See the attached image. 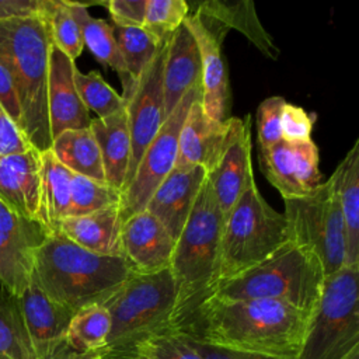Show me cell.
I'll list each match as a JSON object with an SVG mask.
<instances>
[{
    "label": "cell",
    "mask_w": 359,
    "mask_h": 359,
    "mask_svg": "<svg viewBox=\"0 0 359 359\" xmlns=\"http://www.w3.org/2000/svg\"><path fill=\"white\" fill-rule=\"evenodd\" d=\"M310 314L278 300H226L209 296L174 331L209 345L296 359Z\"/></svg>",
    "instance_id": "6da1fadb"
},
{
    "label": "cell",
    "mask_w": 359,
    "mask_h": 359,
    "mask_svg": "<svg viewBox=\"0 0 359 359\" xmlns=\"http://www.w3.org/2000/svg\"><path fill=\"white\" fill-rule=\"evenodd\" d=\"M129 275L123 258L90 252L52 231L35 254L31 278L52 300L76 313L104 304Z\"/></svg>",
    "instance_id": "7a4b0ae2"
},
{
    "label": "cell",
    "mask_w": 359,
    "mask_h": 359,
    "mask_svg": "<svg viewBox=\"0 0 359 359\" xmlns=\"http://www.w3.org/2000/svg\"><path fill=\"white\" fill-rule=\"evenodd\" d=\"M50 36L41 14L0 21V65L7 70L21 109V130L39 153L52 146L48 116Z\"/></svg>",
    "instance_id": "3957f363"
},
{
    "label": "cell",
    "mask_w": 359,
    "mask_h": 359,
    "mask_svg": "<svg viewBox=\"0 0 359 359\" xmlns=\"http://www.w3.org/2000/svg\"><path fill=\"white\" fill-rule=\"evenodd\" d=\"M223 223L224 215L205 178L170 262L177 287L170 330H178L209 297L217 276Z\"/></svg>",
    "instance_id": "277c9868"
},
{
    "label": "cell",
    "mask_w": 359,
    "mask_h": 359,
    "mask_svg": "<svg viewBox=\"0 0 359 359\" xmlns=\"http://www.w3.org/2000/svg\"><path fill=\"white\" fill-rule=\"evenodd\" d=\"M177 303L170 268L153 273H133L102 304L111 318L102 359H133L139 344L170 330Z\"/></svg>",
    "instance_id": "5b68a950"
},
{
    "label": "cell",
    "mask_w": 359,
    "mask_h": 359,
    "mask_svg": "<svg viewBox=\"0 0 359 359\" xmlns=\"http://www.w3.org/2000/svg\"><path fill=\"white\" fill-rule=\"evenodd\" d=\"M324 278L317 255L287 240L264 261L217 283L209 296L226 300H278L311 316L320 300Z\"/></svg>",
    "instance_id": "8992f818"
},
{
    "label": "cell",
    "mask_w": 359,
    "mask_h": 359,
    "mask_svg": "<svg viewBox=\"0 0 359 359\" xmlns=\"http://www.w3.org/2000/svg\"><path fill=\"white\" fill-rule=\"evenodd\" d=\"M287 240L283 213L262 198L254 180L224 216L215 286L264 261Z\"/></svg>",
    "instance_id": "52a82bcc"
},
{
    "label": "cell",
    "mask_w": 359,
    "mask_h": 359,
    "mask_svg": "<svg viewBox=\"0 0 359 359\" xmlns=\"http://www.w3.org/2000/svg\"><path fill=\"white\" fill-rule=\"evenodd\" d=\"M359 346V265L324 278L296 359H345Z\"/></svg>",
    "instance_id": "ba28073f"
},
{
    "label": "cell",
    "mask_w": 359,
    "mask_h": 359,
    "mask_svg": "<svg viewBox=\"0 0 359 359\" xmlns=\"http://www.w3.org/2000/svg\"><path fill=\"white\" fill-rule=\"evenodd\" d=\"M283 201L289 240L311 250L325 276L345 266L344 220L332 175L311 194Z\"/></svg>",
    "instance_id": "9c48e42d"
},
{
    "label": "cell",
    "mask_w": 359,
    "mask_h": 359,
    "mask_svg": "<svg viewBox=\"0 0 359 359\" xmlns=\"http://www.w3.org/2000/svg\"><path fill=\"white\" fill-rule=\"evenodd\" d=\"M196 100H201V84L181 98L143 151L130 182L121 192L119 213L122 222L144 209L151 194L175 167L180 132L191 105Z\"/></svg>",
    "instance_id": "30bf717a"
},
{
    "label": "cell",
    "mask_w": 359,
    "mask_h": 359,
    "mask_svg": "<svg viewBox=\"0 0 359 359\" xmlns=\"http://www.w3.org/2000/svg\"><path fill=\"white\" fill-rule=\"evenodd\" d=\"M165 49L167 42L160 46L156 56L144 67L129 93L122 95L125 100V112L132 144L130 163L125 180V187L130 182L143 151L165 119L163 94V66Z\"/></svg>",
    "instance_id": "8fae6325"
},
{
    "label": "cell",
    "mask_w": 359,
    "mask_h": 359,
    "mask_svg": "<svg viewBox=\"0 0 359 359\" xmlns=\"http://www.w3.org/2000/svg\"><path fill=\"white\" fill-rule=\"evenodd\" d=\"M49 234L39 220L20 216L0 201V285L17 296L25 290L35 254Z\"/></svg>",
    "instance_id": "7c38bea8"
},
{
    "label": "cell",
    "mask_w": 359,
    "mask_h": 359,
    "mask_svg": "<svg viewBox=\"0 0 359 359\" xmlns=\"http://www.w3.org/2000/svg\"><path fill=\"white\" fill-rule=\"evenodd\" d=\"M250 135V116L245 119L230 116L222 151L206 172V180L224 216L254 181Z\"/></svg>",
    "instance_id": "4fadbf2b"
},
{
    "label": "cell",
    "mask_w": 359,
    "mask_h": 359,
    "mask_svg": "<svg viewBox=\"0 0 359 359\" xmlns=\"http://www.w3.org/2000/svg\"><path fill=\"white\" fill-rule=\"evenodd\" d=\"M259 164L283 199L306 196L321 184L318 149L311 139L300 143L279 140L271 147L259 149Z\"/></svg>",
    "instance_id": "5bb4252c"
},
{
    "label": "cell",
    "mask_w": 359,
    "mask_h": 359,
    "mask_svg": "<svg viewBox=\"0 0 359 359\" xmlns=\"http://www.w3.org/2000/svg\"><path fill=\"white\" fill-rule=\"evenodd\" d=\"M175 240L165 227L146 210L122 222V258L133 273H153L170 268Z\"/></svg>",
    "instance_id": "9a60e30c"
},
{
    "label": "cell",
    "mask_w": 359,
    "mask_h": 359,
    "mask_svg": "<svg viewBox=\"0 0 359 359\" xmlns=\"http://www.w3.org/2000/svg\"><path fill=\"white\" fill-rule=\"evenodd\" d=\"M76 65L50 43L48 67V116L52 139L65 130L87 129L91 123L74 83Z\"/></svg>",
    "instance_id": "2e32d148"
},
{
    "label": "cell",
    "mask_w": 359,
    "mask_h": 359,
    "mask_svg": "<svg viewBox=\"0 0 359 359\" xmlns=\"http://www.w3.org/2000/svg\"><path fill=\"white\" fill-rule=\"evenodd\" d=\"M184 24L194 35L202 65L201 105L203 112L215 121H226L230 107V87L227 69L222 56V36L209 31L195 13H189Z\"/></svg>",
    "instance_id": "e0dca14e"
},
{
    "label": "cell",
    "mask_w": 359,
    "mask_h": 359,
    "mask_svg": "<svg viewBox=\"0 0 359 359\" xmlns=\"http://www.w3.org/2000/svg\"><path fill=\"white\" fill-rule=\"evenodd\" d=\"M206 178L199 165L172 168L149 198L143 210L154 216L174 240L182 231L194 208L198 192Z\"/></svg>",
    "instance_id": "ac0fdd59"
},
{
    "label": "cell",
    "mask_w": 359,
    "mask_h": 359,
    "mask_svg": "<svg viewBox=\"0 0 359 359\" xmlns=\"http://www.w3.org/2000/svg\"><path fill=\"white\" fill-rule=\"evenodd\" d=\"M18 297L35 356L45 359L65 342L74 313L52 300L32 278Z\"/></svg>",
    "instance_id": "d6986e66"
},
{
    "label": "cell",
    "mask_w": 359,
    "mask_h": 359,
    "mask_svg": "<svg viewBox=\"0 0 359 359\" xmlns=\"http://www.w3.org/2000/svg\"><path fill=\"white\" fill-rule=\"evenodd\" d=\"M41 153L36 149L0 157V201L14 213L39 220Z\"/></svg>",
    "instance_id": "ffe728a7"
},
{
    "label": "cell",
    "mask_w": 359,
    "mask_h": 359,
    "mask_svg": "<svg viewBox=\"0 0 359 359\" xmlns=\"http://www.w3.org/2000/svg\"><path fill=\"white\" fill-rule=\"evenodd\" d=\"M202 65L196 41L182 22L168 38L163 66L164 116L167 118L181 98L201 84Z\"/></svg>",
    "instance_id": "44dd1931"
},
{
    "label": "cell",
    "mask_w": 359,
    "mask_h": 359,
    "mask_svg": "<svg viewBox=\"0 0 359 359\" xmlns=\"http://www.w3.org/2000/svg\"><path fill=\"white\" fill-rule=\"evenodd\" d=\"M227 129L229 118L226 121L209 118L202 109L201 100H196L180 132L175 168L199 165L208 172L222 151Z\"/></svg>",
    "instance_id": "7402d4cb"
},
{
    "label": "cell",
    "mask_w": 359,
    "mask_h": 359,
    "mask_svg": "<svg viewBox=\"0 0 359 359\" xmlns=\"http://www.w3.org/2000/svg\"><path fill=\"white\" fill-rule=\"evenodd\" d=\"M195 14L213 34L224 38L226 32L230 28H234L245 35L266 57H278L279 49L259 22L252 1L209 0L201 3Z\"/></svg>",
    "instance_id": "603a6c76"
},
{
    "label": "cell",
    "mask_w": 359,
    "mask_h": 359,
    "mask_svg": "<svg viewBox=\"0 0 359 359\" xmlns=\"http://www.w3.org/2000/svg\"><path fill=\"white\" fill-rule=\"evenodd\" d=\"M121 229L119 205H114L88 215L63 217L53 226L52 231L60 233L90 252L121 257Z\"/></svg>",
    "instance_id": "cb8c5ba5"
},
{
    "label": "cell",
    "mask_w": 359,
    "mask_h": 359,
    "mask_svg": "<svg viewBox=\"0 0 359 359\" xmlns=\"http://www.w3.org/2000/svg\"><path fill=\"white\" fill-rule=\"evenodd\" d=\"M90 130L101 153L105 182L122 192L132 153L125 108L111 116L91 119Z\"/></svg>",
    "instance_id": "d4e9b609"
},
{
    "label": "cell",
    "mask_w": 359,
    "mask_h": 359,
    "mask_svg": "<svg viewBox=\"0 0 359 359\" xmlns=\"http://www.w3.org/2000/svg\"><path fill=\"white\" fill-rule=\"evenodd\" d=\"M345 233V265H359V140L332 172Z\"/></svg>",
    "instance_id": "484cf974"
},
{
    "label": "cell",
    "mask_w": 359,
    "mask_h": 359,
    "mask_svg": "<svg viewBox=\"0 0 359 359\" xmlns=\"http://www.w3.org/2000/svg\"><path fill=\"white\" fill-rule=\"evenodd\" d=\"M50 151L73 174L105 182L101 153L90 128L62 132L52 139Z\"/></svg>",
    "instance_id": "4316f807"
},
{
    "label": "cell",
    "mask_w": 359,
    "mask_h": 359,
    "mask_svg": "<svg viewBox=\"0 0 359 359\" xmlns=\"http://www.w3.org/2000/svg\"><path fill=\"white\" fill-rule=\"evenodd\" d=\"M72 171L49 150L41 153L39 222L52 233L53 226L67 216L70 206Z\"/></svg>",
    "instance_id": "83f0119b"
},
{
    "label": "cell",
    "mask_w": 359,
    "mask_h": 359,
    "mask_svg": "<svg viewBox=\"0 0 359 359\" xmlns=\"http://www.w3.org/2000/svg\"><path fill=\"white\" fill-rule=\"evenodd\" d=\"M66 1L80 28L83 46H87L98 62L112 67L119 74L123 88L126 86L128 76L114 36L112 25L108 24L105 20L94 18L93 15H90L84 4L69 0Z\"/></svg>",
    "instance_id": "f1b7e54d"
},
{
    "label": "cell",
    "mask_w": 359,
    "mask_h": 359,
    "mask_svg": "<svg viewBox=\"0 0 359 359\" xmlns=\"http://www.w3.org/2000/svg\"><path fill=\"white\" fill-rule=\"evenodd\" d=\"M0 359H36L20 297L0 285Z\"/></svg>",
    "instance_id": "f546056e"
},
{
    "label": "cell",
    "mask_w": 359,
    "mask_h": 359,
    "mask_svg": "<svg viewBox=\"0 0 359 359\" xmlns=\"http://www.w3.org/2000/svg\"><path fill=\"white\" fill-rule=\"evenodd\" d=\"M112 31L128 76V81L122 94L125 95L129 93L144 67L153 60L164 42H158L143 27L112 25Z\"/></svg>",
    "instance_id": "4dcf8cb0"
},
{
    "label": "cell",
    "mask_w": 359,
    "mask_h": 359,
    "mask_svg": "<svg viewBox=\"0 0 359 359\" xmlns=\"http://www.w3.org/2000/svg\"><path fill=\"white\" fill-rule=\"evenodd\" d=\"M109 330L108 310L102 304H90L73 314L65 341L76 351L100 352L107 345Z\"/></svg>",
    "instance_id": "1f68e13d"
},
{
    "label": "cell",
    "mask_w": 359,
    "mask_h": 359,
    "mask_svg": "<svg viewBox=\"0 0 359 359\" xmlns=\"http://www.w3.org/2000/svg\"><path fill=\"white\" fill-rule=\"evenodd\" d=\"M41 15L46 22L50 42L72 60L83 52L80 28L66 0H42Z\"/></svg>",
    "instance_id": "d6a6232c"
},
{
    "label": "cell",
    "mask_w": 359,
    "mask_h": 359,
    "mask_svg": "<svg viewBox=\"0 0 359 359\" xmlns=\"http://www.w3.org/2000/svg\"><path fill=\"white\" fill-rule=\"evenodd\" d=\"M74 83L84 107L97 114V118L111 116L125 108V100L98 72L83 73L76 67Z\"/></svg>",
    "instance_id": "836d02e7"
},
{
    "label": "cell",
    "mask_w": 359,
    "mask_h": 359,
    "mask_svg": "<svg viewBox=\"0 0 359 359\" xmlns=\"http://www.w3.org/2000/svg\"><path fill=\"white\" fill-rule=\"evenodd\" d=\"M121 192L107 182L72 174L70 206L67 216H83L108 206L119 205ZM66 216V217H67Z\"/></svg>",
    "instance_id": "e575fe53"
},
{
    "label": "cell",
    "mask_w": 359,
    "mask_h": 359,
    "mask_svg": "<svg viewBox=\"0 0 359 359\" xmlns=\"http://www.w3.org/2000/svg\"><path fill=\"white\" fill-rule=\"evenodd\" d=\"M136 355L147 359H205L196 339L174 330L147 338L137 345Z\"/></svg>",
    "instance_id": "d590c367"
},
{
    "label": "cell",
    "mask_w": 359,
    "mask_h": 359,
    "mask_svg": "<svg viewBox=\"0 0 359 359\" xmlns=\"http://www.w3.org/2000/svg\"><path fill=\"white\" fill-rule=\"evenodd\" d=\"M189 14L184 0H147L143 28L158 42H165Z\"/></svg>",
    "instance_id": "8d00e7d4"
},
{
    "label": "cell",
    "mask_w": 359,
    "mask_h": 359,
    "mask_svg": "<svg viewBox=\"0 0 359 359\" xmlns=\"http://www.w3.org/2000/svg\"><path fill=\"white\" fill-rule=\"evenodd\" d=\"M286 100L279 95L265 98L257 109V130L259 149L271 147L282 140L280 118Z\"/></svg>",
    "instance_id": "74e56055"
},
{
    "label": "cell",
    "mask_w": 359,
    "mask_h": 359,
    "mask_svg": "<svg viewBox=\"0 0 359 359\" xmlns=\"http://www.w3.org/2000/svg\"><path fill=\"white\" fill-rule=\"evenodd\" d=\"M314 116L307 114L303 108L286 102L280 118L282 140L290 143H300L311 139Z\"/></svg>",
    "instance_id": "f35d334b"
},
{
    "label": "cell",
    "mask_w": 359,
    "mask_h": 359,
    "mask_svg": "<svg viewBox=\"0 0 359 359\" xmlns=\"http://www.w3.org/2000/svg\"><path fill=\"white\" fill-rule=\"evenodd\" d=\"M147 0H109L105 7L109 11L112 25L143 27Z\"/></svg>",
    "instance_id": "ab89813d"
},
{
    "label": "cell",
    "mask_w": 359,
    "mask_h": 359,
    "mask_svg": "<svg viewBox=\"0 0 359 359\" xmlns=\"http://www.w3.org/2000/svg\"><path fill=\"white\" fill-rule=\"evenodd\" d=\"M32 149L20 126L0 105V157L24 153Z\"/></svg>",
    "instance_id": "60d3db41"
},
{
    "label": "cell",
    "mask_w": 359,
    "mask_h": 359,
    "mask_svg": "<svg viewBox=\"0 0 359 359\" xmlns=\"http://www.w3.org/2000/svg\"><path fill=\"white\" fill-rule=\"evenodd\" d=\"M42 0H0V21L41 14Z\"/></svg>",
    "instance_id": "b9f144b4"
},
{
    "label": "cell",
    "mask_w": 359,
    "mask_h": 359,
    "mask_svg": "<svg viewBox=\"0 0 359 359\" xmlns=\"http://www.w3.org/2000/svg\"><path fill=\"white\" fill-rule=\"evenodd\" d=\"M0 105L21 129V109L13 81L7 70L0 65Z\"/></svg>",
    "instance_id": "7bdbcfd3"
},
{
    "label": "cell",
    "mask_w": 359,
    "mask_h": 359,
    "mask_svg": "<svg viewBox=\"0 0 359 359\" xmlns=\"http://www.w3.org/2000/svg\"><path fill=\"white\" fill-rule=\"evenodd\" d=\"M199 346L205 359H287V358H275V356H265L258 353L238 352V351H231V349H226V348H220V346L209 345L203 342H199Z\"/></svg>",
    "instance_id": "ee69618b"
},
{
    "label": "cell",
    "mask_w": 359,
    "mask_h": 359,
    "mask_svg": "<svg viewBox=\"0 0 359 359\" xmlns=\"http://www.w3.org/2000/svg\"><path fill=\"white\" fill-rule=\"evenodd\" d=\"M45 359H102L98 352H81L70 348L66 341Z\"/></svg>",
    "instance_id": "f6af8a7d"
},
{
    "label": "cell",
    "mask_w": 359,
    "mask_h": 359,
    "mask_svg": "<svg viewBox=\"0 0 359 359\" xmlns=\"http://www.w3.org/2000/svg\"><path fill=\"white\" fill-rule=\"evenodd\" d=\"M345 359H359V346H355L348 355Z\"/></svg>",
    "instance_id": "bcb514c9"
},
{
    "label": "cell",
    "mask_w": 359,
    "mask_h": 359,
    "mask_svg": "<svg viewBox=\"0 0 359 359\" xmlns=\"http://www.w3.org/2000/svg\"><path fill=\"white\" fill-rule=\"evenodd\" d=\"M133 359H147V358H144V356H142V355H137V356H135Z\"/></svg>",
    "instance_id": "7dc6e473"
}]
</instances>
